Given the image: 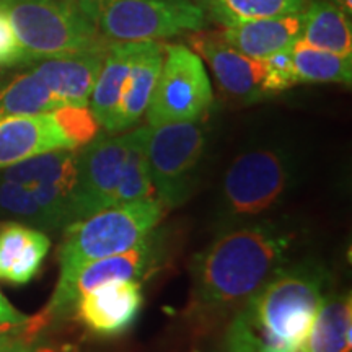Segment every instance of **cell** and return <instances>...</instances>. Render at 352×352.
I'll use <instances>...</instances> for the list:
<instances>
[{
  "label": "cell",
  "mask_w": 352,
  "mask_h": 352,
  "mask_svg": "<svg viewBox=\"0 0 352 352\" xmlns=\"http://www.w3.org/2000/svg\"><path fill=\"white\" fill-rule=\"evenodd\" d=\"M292 233L279 223H239L222 228L191 264L192 302L202 311L245 307L289 261Z\"/></svg>",
  "instance_id": "cell-1"
},
{
  "label": "cell",
  "mask_w": 352,
  "mask_h": 352,
  "mask_svg": "<svg viewBox=\"0 0 352 352\" xmlns=\"http://www.w3.org/2000/svg\"><path fill=\"white\" fill-rule=\"evenodd\" d=\"M145 142L147 126H142L126 134L95 135L78 148L72 223L113 206L155 197Z\"/></svg>",
  "instance_id": "cell-2"
},
{
  "label": "cell",
  "mask_w": 352,
  "mask_h": 352,
  "mask_svg": "<svg viewBox=\"0 0 352 352\" xmlns=\"http://www.w3.org/2000/svg\"><path fill=\"white\" fill-rule=\"evenodd\" d=\"M329 274L316 263L283 266L240 308L259 352H298L327 296Z\"/></svg>",
  "instance_id": "cell-3"
},
{
  "label": "cell",
  "mask_w": 352,
  "mask_h": 352,
  "mask_svg": "<svg viewBox=\"0 0 352 352\" xmlns=\"http://www.w3.org/2000/svg\"><path fill=\"white\" fill-rule=\"evenodd\" d=\"M77 151H54L0 168V219L43 232L72 223Z\"/></svg>",
  "instance_id": "cell-4"
},
{
  "label": "cell",
  "mask_w": 352,
  "mask_h": 352,
  "mask_svg": "<svg viewBox=\"0 0 352 352\" xmlns=\"http://www.w3.org/2000/svg\"><path fill=\"white\" fill-rule=\"evenodd\" d=\"M164 215L157 197L107 208L64 228L59 248V280L63 287L85 264L134 248L155 230Z\"/></svg>",
  "instance_id": "cell-5"
},
{
  "label": "cell",
  "mask_w": 352,
  "mask_h": 352,
  "mask_svg": "<svg viewBox=\"0 0 352 352\" xmlns=\"http://www.w3.org/2000/svg\"><path fill=\"white\" fill-rule=\"evenodd\" d=\"M30 64L72 56L109 41L87 19L77 0H0Z\"/></svg>",
  "instance_id": "cell-6"
},
{
  "label": "cell",
  "mask_w": 352,
  "mask_h": 352,
  "mask_svg": "<svg viewBox=\"0 0 352 352\" xmlns=\"http://www.w3.org/2000/svg\"><path fill=\"white\" fill-rule=\"evenodd\" d=\"M98 32L114 43H144L202 32L208 16L192 0H77Z\"/></svg>",
  "instance_id": "cell-7"
},
{
  "label": "cell",
  "mask_w": 352,
  "mask_h": 352,
  "mask_svg": "<svg viewBox=\"0 0 352 352\" xmlns=\"http://www.w3.org/2000/svg\"><path fill=\"white\" fill-rule=\"evenodd\" d=\"M292 162L279 148L240 153L223 176L219 217L223 227L239 226L274 208L292 183Z\"/></svg>",
  "instance_id": "cell-8"
},
{
  "label": "cell",
  "mask_w": 352,
  "mask_h": 352,
  "mask_svg": "<svg viewBox=\"0 0 352 352\" xmlns=\"http://www.w3.org/2000/svg\"><path fill=\"white\" fill-rule=\"evenodd\" d=\"M98 134L88 107H63L46 113L0 120V168L54 151H76Z\"/></svg>",
  "instance_id": "cell-9"
},
{
  "label": "cell",
  "mask_w": 352,
  "mask_h": 352,
  "mask_svg": "<svg viewBox=\"0 0 352 352\" xmlns=\"http://www.w3.org/2000/svg\"><path fill=\"white\" fill-rule=\"evenodd\" d=\"M199 121L147 124L145 152L152 186L166 208L184 204L196 186L208 145V132Z\"/></svg>",
  "instance_id": "cell-10"
},
{
  "label": "cell",
  "mask_w": 352,
  "mask_h": 352,
  "mask_svg": "<svg viewBox=\"0 0 352 352\" xmlns=\"http://www.w3.org/2000/svg\"><path fill=\"white\" fill-rule=\"evenodd\" d=\"M152 100L148 126L199 121L212 107L214 91L201 57L184 44H166Z\"/></svg>",
  "instance_id": "cell-11"
},
{
  "label": "cell",
  "mask_w": 352,
  "mask_h": 352,
  "mask_svg": "<svg viewBox=\"0 0 352 352\" xmlns=\"http://www.w3.org/2000/svg\"><path fill=\"white\" fill-rule=\"evenodd\" d=\"M164 235L153 230L134 248L113 256L96 259L82 266L63 287H56L44 318H60L76 308L80 296L109 280H139L160 266L164 256Z\"/></svg>",
  "instance_id": "cell-12"
},
{
  "label": "cell",
  "mask_w": 352,
  "mask_h": 352,
  "mask_svg": "<svg viewBox=\"0 0 352 352\" xmlns=\"http://www.w3.org/2000/svg\"><path fill=\"white\" fill-rule=\"evenodd\" d=\"M144 305L139 280H109L88 290L76 303V314L88 331L101 338L121 336L134 327Z\"/></svg>",
  "instance_id": "cell-13"
},
{
  "label": "cell",
  "mask_w": 352,
  "mask_h": 352,
  "mask_svg": "<svg viewBox=\"0 0 352 352\" xmlns=\"http://www.w3.org/2000/svg\"><path fill=\"white\" fill-rule=\"evenodd\" d=\"M192 51L212 69L217 83L233 98L253 103L266 98V63L233 50L217 33L196 32L189 36Z\"/></svg>",
  "instance_id": "cell-14"
},
{
  "label": "cell",
  "mask_w": 352,
  "mask_h": 352,
  "mask_svg": "<svg viewBox=\"0 0 352 352\" xmlns=\"http://www.w3.org/2000/svg\"><path fill=\"white\" fill-rule=\"evenodd\" d=\"M109 44L72 56L28 64L30 70L67 107H88Z\"/></svg>",
  "instance_id": "cell-15"
},
{
  "label": "cell",
  "mask_w": 352,
  "mask_h": 352,
  "mask_svg": "<svg viewBox=\"0 0 352 352\" xmlns=\"http://www.w3.org/2000/svg\"><path fill=\"white\" fill-rule=\"evenodd\" d=\"M164 44L158 41H144L138 44V52L132 60L120 103L114 109L108 126L104 127L108 134L129 131L147 111L158 74L164 64Z\"/></svg>",
  "instance_id": "cell-16"
},
{
  "label": "cell",
  "mask_w": 352,
  "mask_h": 352,
  "mask_svg": "<svg viewBox=\"0 0 352 352\" xmlns=\"http://www.w3.org/2000/svg\"><path fill=\"white\" fill-rule=\"evenodd\" d=\"M50 250L46 232L19 222L3 223L0 227V280L12 285L32 283Z\"/></svg>",
  "instance_id": "cell-17"
},
{
  "label": "cell",
  "mask_w": 352,
  "mask_h": 352,
  "mask_svg": "<svg viewBox=\"0 0 352 352\" xmlns=\"http://www.w3.org/2000/svg\"><path fill=\"white\" fill-rule=\"evenodd\" d=\"M302 21V12L290 13L223 26L222 32H217V34L241 54L253 59H267L292 47V44L300 38Z\"/></svg>",
  "instance_id": "cell-18"
},
{
  "label": "cell",
  "mask_w": 352,
  "mask_h": 352,
  "mask_svg": "<svg viewBox=\"0 0 352 352\" xmlns=\"http://www.w3.org/2000/svg\"><path fill=\"white\" fill-rule=\"evenodd\" d=\"M351 292L327 294L298 352H351Z\"/></svg>",
  "instance_id": "cell-19"
},
{
  "label": "cell",
  "mask_w": 352,
  "mask_h": 352,
  "mask_svg": "<svg viewBox=\"0 0 352 352\" xmlns=\"http://www.w3.org/2000/svg\"><path fill=\"white\" fill-rule=\"evenodd\" d=\"M139 43H111L104 57L103 67L96 78L90 96V111L98 122V126H108L114 109L120 103L122 88L138 52Z\"/></svg>",
  "instance_id": "cell-20"
},
{
  "label": "cell",
  "mask_w": 352,
  "mask_h": 352,
  "mask_svg": "<svg viewBox=\"0 0 352 352\" xmlns=\"http://www.w3.org/2000/svg\"><path fill=\"white\" fill-rule=\"evenodd\" d=\"M300 39L329 52L352 56L351 16L328 0H310L303 8Z\"/></svg>",
  "instance_id": "cell-21"
},
{
  "label": "cell",
  "mask_w": 352,
  "mask_h": 352,
  "mask_svg": "<svg viewBox=\"0 0 352 352\" xmlns=\"http://www.w3.org/2000/svg\"><path fill=\"white\" fill-rule=\"evenodd\" d=\"M297 83H342L352 82V56L329 52L302 41L290 47Z\"/></svg>",
  "instance_id": "cell-22"
},
{
  "label": "cell",
  "mask_w": 352,
  "mask_h": 352,
  "mask_svg": "<svg viewBox=\"0 0 352 352\" xmlns=\"http://www.w3.org/2000/svg\"><path fill=\"white\" fill-rule=\"evenodd\" d=\"M196 3L204 10L206 16L222 26H230L250 20L300 13L307 0H196Z\"/></svg>",
  "instance_id": "cell-23"
},
{
  "label": "cell",
  "mask_w": 352,
  "mask_h": 352,
  "mask_svg": "<svg viewBox=\"0 0 352 352\" xmlns=\"http://www.w3.org/2000/svg\"><path fill=\"white\" fill-rule=\"evenodd\" d=\"M266 63V91L267 95H276L287 88L297 85L296 72H294L290 47L283 52L264 59Z\"/></svg>",
  "instance_id": "cell-24"
},
{
  "label": "cell",
  "mask_w": 352,
  "mask_h": 352,
  "mask_svg": "<svg viewBox=\"0 0 352 352\" xmlns=\"http://www.w3.org/2000/svg\"><path fill=\"white\" fill-rule=\"evenodd\" d=\"M30 59L16 38L6 8L0 2V70L28 65Z\"/></svg>",
  "instance_id": "cell-25"
},
{
  "label": "cell",
  "mask_w": 352,
  "mask_h": 352,
  "mask_svg": "<svg viewBox=\"0 0 352 352\" xmlns=\"http://www.w3.org/2000/svg\"><path fill=\"white\" fill-rule=\"evenodd\" d=\"M217 352H259L256 341H254L252 331H250L248 323L245 316L239 310L235 318L232 320L228 327L226 338L220 344Z\"/></svg>",
  "instance_id": "cell-26"
},
{
  "label": "cell",
  "mask_w": 352,
  "mask_h": 352,
  "mask_svg": "<svg viewBox=\"0 0 352 352\" xmlns=\"http://www.w3.org/2000/svg\"><path fill=\"white\" fill-rule=\"evenodd\" d=\"M30 318L8 302V298L3 296L0 290V327L2 328H19L23 324H28Z\"/></svg>",
  "instance_id": "cell-27"
},
{
  "label": "cell",
  "mask_w": 352,
  "mask_h": 352,
  "mask_svg": "<svg viewBox=\"0 0 352 352\" xmlns=\"http://www.w3.org/2000/svg\"><path fill=\"white\" fill-rule=\"evenodd\" d=\"M0 352H36L34 347L25 341L23 338L16 336L12 329L0 331Z\"/></svg>",
  "instance_id": "cell-28"
},
{
  "label": "cell",
  "mask_w": 352,
  "mask_h": 352,
  "mask_svg": "<svg viewBox=\"0 0 352 352\" xmlns=\"http://www.w3.org/2000/svg\"><path fill=\"white\" fill-rule=\"evenodd\" d=\"M328 2L334 3L336 7H340L347 16H351L352 13V0H328Z\"/></svg>",
  "instance_id": "cell-29"
},
{
  "label": "cell",
  "mask_w": 352,
  "mask_h": 352,
  "mask_svg": "<svg viewBox=\"0 0 352 352\" xmlns=\"http://www.w3.org/2000/svg\"><path fill=\"white\" fill-rule=\"evenodd\" d=\"M6 329H13V328H2V327H0V331H6Z\"/></svg>",
  "instance_id": "cell-30"
}]
</instances>
